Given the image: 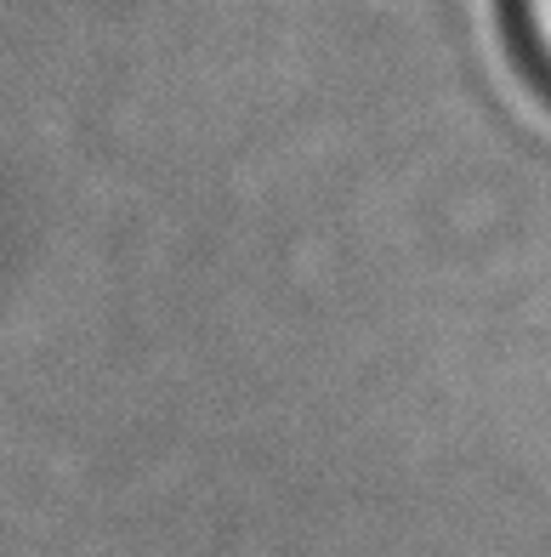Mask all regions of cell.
I'll list each match as a JSON object with an SVG mask.
<instances>
[{
  "label": "cell",
  "instance_id": "cell-1",
  "mask_svg": "<svg viewBox=\"0 0 551 557\" xmlns=\"http://www.w3.org/2000/svg\"><path fill=\"white\" fill-rule=\"evenodd\" d=\"M506 23H512V46L523 69L551 97V0H506Z\"/></svg>",
  "mask_w": 551,
  "mask_h": 557
}]
</instances>
